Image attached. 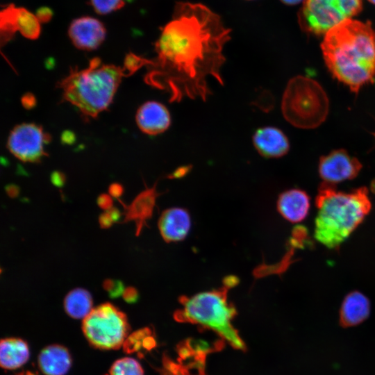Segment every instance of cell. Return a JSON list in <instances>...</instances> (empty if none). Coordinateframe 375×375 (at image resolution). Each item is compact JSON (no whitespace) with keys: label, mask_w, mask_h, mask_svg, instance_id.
<instances>
[{"label":"cell","mask_w":375,"mask_h":375,"mask_svg":"<svg viewBox=\"0 0 375 375\" xmlns=\"http://www.w3.org/2000/svg\"><path fill=\"white\" fill-rule=\"evenodd\" d=\"M231 32L206 6L176 3L172 20L161 28L155 43L157 56L147 65L145 81L168 92L170 102L184 98L206 101L211 94L208 78L224 84L223 50Z\"/></svg>","instance_id":"6da1fadb"},{"label":"cell","mask_w":375,"mask_h":375,"mask_svg":"<svg viewBox=\"0 0 375 375\" xmlns=\"http://www.w3.org/2000/svg\"><path fill=\"white\" fill-rule=\"evenodd\" d=\"M321 48L329 71L357 93L375 76V31L368 22L348 19L325 35Z\"/></svg>","instance_id":"7a4b0ae2"},{"label":"cell","mask_w":375,"mask_h":375,"mask_svg":"<svg viewBox=\"0 0 375 375\" xmlns=\"http://www.w3.org/2000/svg\"><path fill=\"white\" fill-rule=\"evenodd\" d=\"M318 210L314 237L324 246L335 249L363 222L372 208L365 187L349 192L337 191L335 185L322 182L315 198Z\"/></svg>","instance_id":"3957f363"},{"label":"cell","mask_w":375,"mask_h":375,"mask_svg":"<svg viewBox=\"0 0 375 375\" xmlns=\"http://www.w3.org/2000/svg\"><path fill=\"white\" fill-rule=\"evenodd\" d=\"M124 76L122 68L94 58L87 68L72 69L60 88L65 101L85 117L94 118L109 106Z\"/></svg>","instance_id":"277c9868"},{"label":"cell","mask_w":375,"mask_h":375,"mask_svg":"<svg viewBox=\"0 0 375 375\" xmlns=\"http://www.w3.org/2000/svg\"><path fill=\"white\" fill-rule=\"evenodd\" d=\"M226 288L181 297L182 308L174 313V318L178 322L210 328L233 347L244 351L245 344L231 322L236 315V310L228 300Z\"/></svg>","instance_id":"5b68a950"},{"label":"cell","mask_w":375,"mask_h":375,"mask_svg":"<svg viewBox=\"0 0 375 375\" xmlns=\"http://www.w3.org/2000/svg\"><path fill=\"white\" fill-rule=\"evenodd\" d=\"M281 110L285 119L301 128H314L326 118L328 99L322 86L302 76L290 79L284 91Z\"/></svg>","instance_id":"8992f818"},{"label":"cell","mask_w":375,"mask_h":375,"mask_svg":"<svg viewBox=\"0 0 375 375\" xmlns=\"http://www.w3.org/2000/svg\"><path fill=\"white\" fill-rule=\"evenodd\" d=\"M82 328L89 342L101 349L119 348L129 331L126 315L110 303L93 308L83 319Z\"/></svg>","instance_id":"52a82bcc"},{"label":"cell","mask_w":375,"mask_h":375,"mask_svg":"<svg viewBox=\"0 0 375 375\" xmlns=\"http://www.w3.org/2000/svg\"><path fill=\"white\" fill-rule=\"evenodd\" d=\"M362 4V0H303L299 14L300 26L306 32L325 35L359 13Z\"/></svg>","instance_id":"ba28073f"},{"label":"cell","mask_w":375,"mask_h":375,"mask_svg":"<svg viewBox=\"0 0 375 375\" xmlns=\"http://www.w3.org/2000/svg\"><path fill=\"white\" fill-rule=\"evenodd\" d=\"M50 141V135L42 128L32 123L16 126L10 132L7 146L17 158L29 162H39L47 153L44 145Z\"/></svg>","instance_id":"9c48e42d"},{"label":"cell","mask_w":375,"mask_h":375,"mask_svg":"<svg viewBox=\"0 0 375 375\" xmlns=\"http://www.w3.org/2000/svg\"><path fill=\"white\" fill-rule=\"evenodd\" d=\"M361 168L356 158L344 149H338L320 158L318 171L323 182L335 185L356 178Z\"/></svg>","instance_id":"30bf717a"},{"label":"cell","mask_w":375,"mask_h":375,"mask_svg":"<svg viewBox=\"0 0 375 375\" xmlns=\"http://www.w3.org/2000/svg\"><path fill=\"white\" fill-rule=\"evenodd\" d=\"M68 34L76 47L89 51L100 46L105 40L106 30L97 19L85 16L72 22Z\"/></svg>","instance_id":"8fae6325"},{"label":"cell","mask_w":375,"mask_h":375,"mask_svg":"<svg viewBox=\"0 0 375 375\" xmlns=\"http://www.w3.org/2000/svg\"><path fill=\"white\" fill-rule=\"evenodd\" d=\"M136 122L144 133L155 135L165 132L170 126L171 117L161 103L150 101L143 103L136 113Z\"/></svg>","instance_id":"7c38bea8"},{"label":"cell","mask_w":375,"mask_h":375,"mask_svg":"<svg viewBox=\"0 0 375 375\" xmlns=\"http://www.w3.org/2000/svg\"><path fill=\"white\" fill-rule=\"evenodd\" d=\"M255 149L262 157L274 158L285 155L290 149L288 138L284 133L273 126L257 129L253 135Z\"/></svg>","instance_id":"4fadbf2b"},{"label":"cell","mask_w":375,"mask_h":375,"mask_svg":"<svg viewBox=\"0 0 375 375\" xmlns=\"http://www.w3.org/2000/svg\"><path fill=\"white\" fill-rule=\"evenodd\" d=\"M190 226L189 212L181 208L165 210L158 221L160 235L167 242L183 240L188 235Z\"/></svg>","instance_id":"5bb4252c"},{"label":"cell","mask_w":375,"mask_h":375,"mask_svg":"<svg viewBox=\"0 0 375 375\" xmlns=\"http://www.w3.org/2000/svg\"><path fill=\"white\" fill-rule=\"evenodd\" d=\"M370 301L362 292L355 290L344 298L339 311V323L343 328L359 325L370 315Z\"/></svg>","instance_id":"9a60e30c"},{"label":"cell","mask_w":375,"mask_h":375,"mask_svg":"<svg viewBox=\"0 0 375 375\" xmlns=\"http://www.w3.org/2000/svg\"><path fill=\"white\" fill-rule=\"evenodd\" d=\"M158 195L156 186L146 188L140 192L131 202L124 208V223L134 222L136 226V235H139L143 226L152 215L156 199Z\"/></svg>","instance_id":"2e32d148"},{"label":"cell","mask_w":375,"mask_h":375,"mask_svg":"<svg viewBox=\"0 0 375 375\" xmlns=\"http://www.w3.org/2000/svg\"><path fill=\"white\" fill-rule=\"evenodd\" d=\"M277 209L286 220L298 223L306 219L310 209V197L300 189H291L281 193L278 199Z\"/></svg>","instance_id":"e0dca14e"},{"label":"cell","mask_w":375,"mask_h":375,"mask_svg":"<svg viewBox=\"0 0 375 375\" xmlns=\"http://www.w3.org/2000/svg\"><path fill=\"white\" fill-rule=\"evenodd\" d=\"M72 364L68 350L58 344L48 346L38 357V365L45 375H65Z\"/></svg>","instance_id":"ac0fdd59"},{"label":"cell","mask_w":375,"mask_h":375,"mask_svg":"<svg viewBox=\"0 0 375 375\" xmlns=\"http://www.w3.org/2000/svg\"><path fill=\"white\" fill-rule=\"evenodd\" d=\"M29 358L27 344L19 338H5L0 343V364L6 369H15Z\"/></svg>","instance_id":"d6986e66"},{"label":"cell","mask_w":375,"mask_h":375,"mask_svg":"<svg viewBox=\"0 0 375 375\" xmlns=\"http://www.w3.org/2000/svg\"><path fill=\"white\" fill-rule=\"evenodd\" d=\"M64 308L71 317L84 319L93 309L92 297L85 289H74L66 295Z\"/></svg>","instance_id":"ffe728a7"},{"label":"cell","mask_w":375,"mask_h":375,"mask_svg":"<svg viewBox=\"0 0 375 375\" xmlns=\"http://www.w3.org/2000/svg\"><path fill=\"white\" fill-rule=\"evenodd\" d=\"M17 31L25 38L37 39L41 31L40 22L33 14L24 8H18L17 17Z\"/></svg>","instance_id":"44dd1931"},{"label":"cell","mask_w":375,"mask_h":375,"mask_svg":"<svg viewBox=\"0 0 375 375\" xmlns=\"http://www.w3.org/2000/svg\"><path fill=\"white\" fill-rule=\"evenodd\" d=\"M18 8L9 4L0 12V31L1 44L10 41L17 31V17Z\"/></svg>","instance_id":"7402d4cb"},{"label":"cell","mask_w":375,"mask_h":375,"mask_svg":"<svg viewBox=\"0 0 375 375\" xmlns=\"http://www.w3.org/2000/svg\"><path fill=\"white\" fill-rule=\"evenodd\" d=\"M110 375H144L140 364L132 358L116 360L110 369Z\"/></svg>","instance_id":"603a6c76"},{"label":"cell","mask_w":375,"mask_h":375,"mask_svg":"<svg viewBox=\"0 0 375 375\" xmlns=\"http://www.w3.org/2000/svg\"><path fill=\"white\" fill-rule=\"evenodd\" d=\"M94 11L100 15H106L122 8L124 0H90Z\"/></svg>","instance_id":"cb8c5ba5"},{"label":"cell","mask_w":375,"mask_h":375,"mask_svg":"<svg viewBox=\"0 0 375 375\" xmlns=\"http://www.w3.org/2000/svg\"><path fill=\"white\" fill-rule=\"evenodd\" d=\"M151 60L138 56L133 53L126 55L122 70L125 76L133 74L144 65H148Z\"/></svg>","instance_id":"d4e9b609"},{"label":"cell","mask_w":375,"mask_h":375,"mask_svg":"<svg viewBox=\"0 0 375 375\" xmlns=\"http://www.w3.org/2000/svg\"><path fill=\"white\" fill-rule=\"evenodd\" d=\"M121 217V212L115 208H112L106 210L99 216V224L101 228H106L110 227L113 222H117Z\"/></svg>","instance_id":"484cf974"},{"label":"cell","mask_w":375,"mask_h":375,"mask_svg":"<svg viewBox=\"0 0 375 375\" xmlns=\"http://www.w3.org/2000/svg\"><path fill=\"white\" fill-rule=\"evenodd\" d=\"M103 287L111 297L119 296L124 290L123 283L117 280L107 279L104 281Z\"/></svg>","instance_id":"4316f807"},{"label":"cell","mask_w":375,"mask_h":375,"mask_svg":"<svg viewBox=\"0 0 375 375\" xmlns=\"http://www.w3.org/2000/svg\"><path fill=\"white\" fill-rule=\"evenodd\" d=\"M35 16L40 22L47 23L51 19L53 16V11L49 7L42 6L37 10Z\"/></svg>","instance_id":"83f0119b"},{"label":"cell","mask_w":375,"mask_h":375,"mask_svg":"<svg viewBox=\"0 0 375 375\" xmlns=\"http://www.w3.org/2000/svg\"><path fill=\"white\" fill-rule=\"evenodd\" d=\"M97 203L101 208L108 210L112 208V197L110 195L102 194L98 197Z\"/></svg>","instance_id":"f1b7e54d"},{"label":"cell","mask_w":375,"mask_h":375,"mask_svg":"<svg viewBox=\"0 0 375 375\" xmlns=\"http://www.w3.org/2000/svg\"><path fill=\"white\" fill-rule=\"evenodd\" d=\"M123 297L128 303L135 302L138 297V291L133 287H128L123 292Z\"/></svg>","instance_id":"f546056e"},{"label":"cell","mask_w":375,"mask_h":375,"mask_svg":"<svg viewBox=\"0 0 375 375\" xmlns=\"http://www.w3.org/2000/svg\"><path fill=\"white\" fill-rule=\"evenodd\" d=\"M22 104L26 109L33 108L36 104V99L31 93H26L22 97Z\"/></svg>","instance_id":"4dcf8cb0"},{"label":"cell","mask_w":375,"mask_h":375,"mask_svg":"<svg viewBox=\"0 0 375 375\" xmlns=\"http://www.w3.org/2000/svg\"><path fill=\"white\" fill-rule=\"evenodd\" d=\"M51 181L54 185L61 187L65 182V176L60 172L55 171L51 174Z\"/></svg>","instance_id":"1f68e13d"},{"label":"cell","mask_w":375,"mask_h":375,"mask_svg":"<svg viewBox=\"0 0 375 375\" xmlns=\"http://www.w3.org/2000/svg\"><path fill=\"white\" fill-rule=\"evenodd\" d=\"M108 192L112 197L118 198L123 193V187L120 184L115 183L110 185Z\"/></svg>","instance_id":"d6a6232c"},{"label":"cell","mask_w":375,"mask_h":375,"mask_svg":"<svg viewBox=\"0 0 375 375\" xmlns=\"http://www.w3.org/2000/svg\"><path fill=\"white\" fill-rule=\"evenodd\" d=\"M190 169V166H182L177 169H176L173 173H172L169 178H177L183 176L184 175L187 174Z\"/></svg>","instance_id":"836d02e7"},{"label":"cell","mask_w":375,"mask_h":375,"mask_svg":"<svg viewBox=\"0 0 375 375\" xmlns=\"http://www.w3.org/2000/svg\"><path fill=\"white\" fill-rule=\"evenodd\" d=\"M62 142L65 144H72L75 140V135L73 132L66 131L62 133L61 136Z\"/></svg>","instance_id":"e575fe53"},{"label":"cell","mask_w":375,"mask_h":375,"mask_svg":"<svg viewBox=\"0 0 375 375\" xmlns=\"http://www.w3.org/2000/svg\"><path fill=\"white\" fill-rule=\"evenodd\" d=\"M6 190L7 194L10 197H15L18 195L19 192V188L15 185H9L6 187Z\"/></svg>","instance_id":"d590c367"},{"label":"cell","mask_w":375,"mask_h":375,"mask_svg":"<svg viewBox=\"0 0 375 375\" xmlns=\"http://www.w3.org/2000/svg\"><path fill=\"white\" fill-rule=\"evenodd\" d=\"M283 3L288 5L297 4L303 0H281Z\"/></svg>","instance_id":"8d00e7d4"},{"label":"cell","mask_w":375,"mask_h":375,"mask_svg":"<svg viewBox=\"0 0 375 375\" xmlns=\"http://www.w3.org/2000/svg\"><path fill=\"white\" fill-rule=\"evenodd\" d=\"M371 190L372 191L375 193V180H373L371 183Z\"/></svg>","instance_id":"74e56055"},{"label":"cell","mask_w":375,"mask_h":375,"mask_svg":"<svg viewBox=\"0 0 375 375\" xmlns=\"http://www.w3.org/2000/svg\"><path fill=\"white\" fill-rule=\"evenodd\" d=\"M371 3H374L375 4V0H369Z\"/></svg>","instance_id":"f35d334b"},{"label":"cell","mask_w":375,"mask_h":375,"mask_svg":"<svg viewBox=\"0 0 375 375\" xmlns=\"http://www.w3.org/2000/svg\"><path fill=\"white\" fill-rule=\"evenodd\" d=\"M374 137H375V133H374Z\"/></svg>","instance_id":"ab89813d"}]
</instances>
